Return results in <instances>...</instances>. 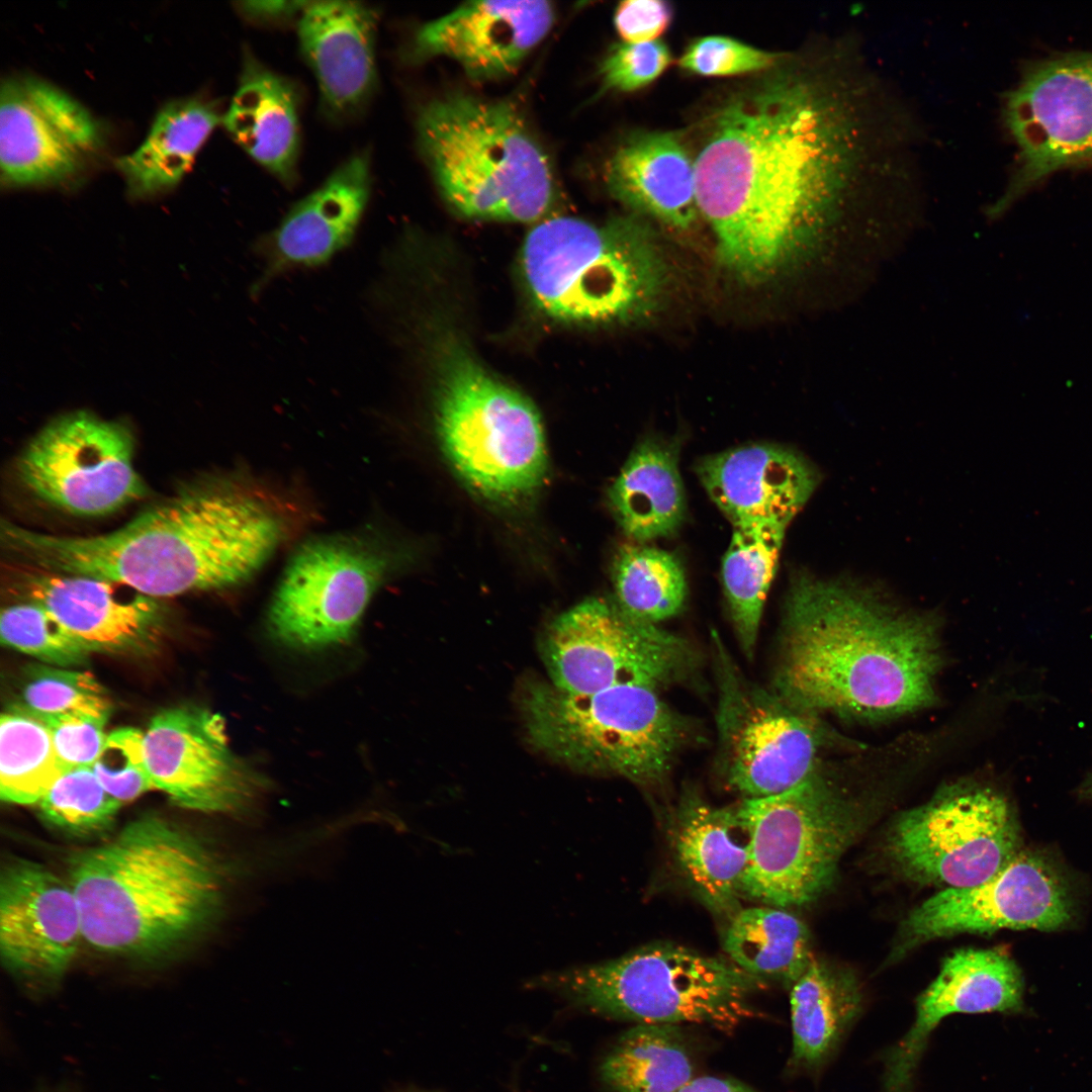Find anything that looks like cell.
Returning <instances> with one entry per match:
<instances>
[{
  "mask_svg": "<svg viewBox=\"0 0 1092 1092\" xmlns=\"http://www.w3.org/2000/svg\"><path fill=\"white\" fill-rule=\"evenodd\" d=\"M612 577L615 602L629 615L658 624L685 607L688 583L673 553L644 544H626L617 552Z\"/></svg>",
  "mask_w": 1092,
  "mask_h": 1092,
  "instance_id": "d590c367",
  "label": "cell"
},
{
  "mask_svg": "<svg viewBox=\"0 0 1092 1092\" xmlns=\"http://www.w3.org/2000/svg\"><path fill=\"white\" fill-rule=\"evenodd\" d=\"M378 17L374 8L355 1H310L298 17L300 53L332 119L355 116L372 97Z\"/></svg>",
  "mask_w": 1092,
  "mask_h": 1092,
  "instance_id": "d4e9b609",
  "label": "cell"
},
{
  "mask_svg": "<svg viewBox=\"0 0 1092 1092\" xmlns=\"http://www.w3.org/2000/svg\"><path fill=\"white\" fill-rule=\"evenodd\" d=\"M776 54L726 36H705L689 46L678 65L687 72L710 77L748 74L772 67Z\"/></svg>",
  "mask_w": 1092,
  "mask_h": 1092,
  "instance_id": "b9f144b4",
  "label": "cell"
},
{
  "mask_svg": "<svg viewBox=\"0 0 1092 1092\" xmlns=\"http://www.w3.org/2000/svg\"><path fill=\"white\" fill-rule=\"evenodd\" d=\"M394 555L355 535L311 539L293 554L268 610L273 637L315 650L352 637L373 595L391 573Z\"/></svg>",
  "mask_w": 1092,
  "mask_h": 1092,
  "instance_id": "5bb4252c",
  "label": "cell"
},
{
  "mask_svg": "<svg viewBox=\"0 0 1092 1092\" xmlns=\"http://www.w3.org/2000/svg\"><path fill=\"white\" fill-rule=\"evenodd\" d=\"M17 705L34 716L85 714L108 720L111 712L103 687L91 673L44 664L27 667Z\"/></svg>",
  "mask_w": 1092,
  "mask_h": 1092,
  "instance_id": "74e56055",
  "label": "cell"
},
{
  "mask_svg": "<svg viewBox=\"0 0 1092 1092\" xmlns=\"http://www.w3.org/2000/svg\"><path fill=\"white\" fill-rule=\"evenodd\" d=\"M540 650L548 681L576 696L626 685L660 692L694 679L702 663L689 639L601 598L586 599L557 616Z\"/></svg>",
  "mask_w": 1092,
  "mask_h": 1092,
  "instance_id": "7c38bea8",
  "label": "cell"
},
{
  "mask_svg": "<svg viewBox=\"0 0 1092 1092\" xmlns=\"http://www.w3.org/2000/svg\"><path fill=\"white\" fill-rule=\"evenodd\" d=\"M776 519L733 525L722 561V583L730 618L744 655L751 659L765 599L775 576L786 529Z\"/></svg>",
  "mask_w": 1092,
  "mask_h": 1092,
  "instance_id": "d6a6232c",
  "label": "cell"
},
{
  "mask_svg": "<svg viewBox=\"0 0 1092 1092\" xmlns=\"http://www.w3.org/2000/svg\"><path fill=\"white\" fill-rule=\"evenodd\" d=\"M222 118L216 105L201 98L163 106L144 142L116 161L129 194L149 197L176 186Z\"/></svg>",
  "mask_w": 1092,
  "mask_h": 1092,
  "instance_id": "4dcf8cb0",
  "label": "cell"
},
{
  "mask_svg": "<svg viewBox=\"0 0 1092 1092\" xmlns=\"http://www.w3.org/2000/svg\"><path fill=\"white\" fill-rule=\"evenodd\" d=\"M517 704L528 743L543 755L649 790L665 785L694 737L692 722L645 686L576 696L532 676L520 682Z\"/></svg>",
  "mask_w": 1092,
  "mask_h": 1092,
  "instance_id": "52a82bcc",
  "label": "cell"
},
{
  "mask_svg": "<svg viewBox=\"0 0 1092 1092\" xmlns=\"http://www.w3.org/2000/svg\"><path fill=\"white\" fill-rule=\"evenodd\" d=\"M825 768L787 791L735 806L749 838L742 897L787 909L815 901L832 885L861 826L862 808Z\"/></svg>",
  "mask_w": 1092,
  "mask_h": 1092,
  "instance_id": "30bf717a",
  "label": "cell"
},
{
  "mask_svg": "<svg viewBox=\"0 0 1092 1092\" xmlns=\"http://www.w3.org/2000/svg\"><path fill=\"white\" fill-rule=\"evenodd\" d=\"M1080 795L1092 802V770L1087 775L1080 787Z\"/></svg>",
  "mask_w": 1092,
  "mask_h": 1092,
  "instance_id": "c3c4849f",
  "label": "cell"
},
{
  "mask_svg": "<svg viewBox=\"0 0 1092 1092\" xmlns=\"http://www.w3.org/2000/svg\"><path fill=\"white\" fill-rule=\"evenodd\" d=\"M723 948L744 972L791 987L814 959L806 925L772 906L741 908L729 920Z\"/></svg>",
  "mask_w": 1092,
  "mask_h": 1092,
  "instance_id": "836d02e7",
  "label": "cell"
},
{
  "mask_svg": "<svg viewBox=\"0 0 1092 1092\" xmlns=\"http://www.w3.org/2000/svg\"><path fill=\"white\" fill-rule=\"evenodd\" d=\"M771 690L820 714L881 721L937 701L940 622L849 579L794 573Z\"/></svg>",
  "mask_w": 1092,
  "mask_h": 1092,
  "instance_id": "7a4b0ae2",
  "label": "cell"
},
{
  "mask_svg": "<svg viewBox=\"0 0 1092 1092\" xmlns=\"http://www.w3.org/2000/svg\"><path fill=\"white\" fill-rule=\"evenodd\" d=\"M610 194L630 208L675 229H688L700 211L695 162L672 133L638 134L606 163Z\"/></svg>",
  "mask_w": 1092,
  "mask_h": 1092,
  "instance_id": "83f0119b",
  "label": "cell"
},
{
  "mask_svg": "<svg viewBox=\"0 0 1092 1092\" xmlns=\"http://www.w3.org/2000/svg\"><path fill=\"white\" fill-rule=\"evenodd\" d=\"M672 9L660 0H628L616 8L614 24L625 42L654 41L670 24Z\"/></svg>",
  "mask_w": 1092,
  "mask_h": 1092,
  "instance_id": "f6af8a7d",
  "label": "cell"
},
{
  "mask_svg": "<svg viewBox=\"0 0 1092 1092\" xmlns=\"http://www.w3.org/2000/svg\"><path fill=\"white\" fill-rule=\"evenodd\" d=\"M92 769L106 792L120 804L155 789L146 760L144 732L136 728L109 733Z\"/></svg>",
  "mask_w": 1092,
  "mask_h": 1092,
  "instance_id": "60d3db41",
  "label": "cell"
},
{
  "mask_svg": "<svg viewBox=\"0 0 1092 1092\" xmlns=\"http://www.w3.org/2000/svg\"><path fill=\"white\" fill-rule=\"evenodd\" d=\"M36 717L48 726L56 753L66 769L94 764L107 738L104 733L107 720L85 714Z\"/></svg>",
  "mask_w": 1092,
  "mask_h": 1092,
  "instance_id": "ee69618b",
  "label": "cell"
},
{
  "mask_svg": "<svg viewBox=\"0 0 1092 1092\" xmlns=\"http://www.w3.org/2000/svg\"><path fill=\"white\" fill-rule=\"evenodd\" d=\"M670 61L669 50L661 41L624 42L608 54L600 75L606 89L632 92L658 78Z\"/></svg>",
  "mask_w": 1092,
  "mask_h": 1092,
  "instance_id": "7bdbcfd3",
  "label": "cell"
},
{
  "mask_svg": "<svg viewBox=\"0 0 1092 1092\" xmlns=\"http://www.w3.org/2000/svg\"><path fill=\"white\" fill-rule=\"evenodd\" d=\"M600 1076L609 1092H676L695 1077L678 1028L646 1023L619 1037L603 1060Z\"/></svg>",
  "mask_w": 1092,
  "mask_h": 1092,
  "instance_id": "e575fe53",
  "label": "cell"
},
{
  "mask_svg": "<svg viewBox=\"0 0 1092 1092\" xmlns=\"http://www.w3.org/2000/svg\"><path fill=\"white\" fill-rule=\"evenodd\" d=\"M42 817L66 831L89 833L106 828L120 803L97 779L92 766L67 769L38 803Z\"/></svg>",
  "mask_w": 1092,
  "mask_h": 1092,
  "instance_id": "ab89813d",
  "label": "cell"
},
{
  "mask_svg": "<svg viewBox=\"0 0 1092 1092\" xmlns=\"http://www.w3.org/2000/svg\"><path fill=\"white\" fill-rule=\"evenodd\" d=\"M133 453L127 426L74 412L50 422L30 440L17 459L16 474L29 493L58 510L106 516L147 493Z\"/></svg>",
  "mask_w": 1092,
  "mask_h": 1092,
  "instance_id": "9a60e30c",
  "label": "cell"
},
{
  "mask_svg": "<svg viewBox=\"0 0 1092 1092\" xmlns=\"http://www.w3.org/2000/svg\"><path fill=\"white\" fill-rule=\"evenodd\" d=\"M807 82L774 76L730 99L695 161L700 214L736 279L762 283L812 239L830 186L825 111Z\"/></svg>",
  "mask_w": 1092,
  "mask_h": 1092,
  "instance_id": "6da1fadb",
  "label": "cell"
},
{
  "mask_svg": "<svg viewBox=\"0 0 1092 1092\" xmlns=\"http://www.w3.org/2000/svg\"><path fill=\"white\" fill-rule=\"evenodd\" d=\"M435 354V420L444 453L475 491L514 502L542 483L547 458L538 412L459 342Z\"/></svg>",
  "mask_w": 1092,
  "mask_h": 1092,
  "instance_id": "9c48e42d",
  "label": "cell"
},
{
  "mask_svg": "<svg viewBox=\"0 0 1092 1092\" xmlns=\"http://www.w3.org/2000/svg\"><path fill=\"white\" fill-rule=\"evenodd\" d=\"M1023 979L1016 964L996 949L962 948L947 957L936 979L918 996L912 1025L882 1055L883 1092H912L929 1036L957 1013L1019 1012Z\"/></svg>",
  "mask_w": 1092,
  "mask_h": 1092,
  "instance_id": "44dd1931",
  "label": "cell"
},
{
  "mask_svg": "<svg viewBox=\"0 0 1092 1092\" xmlns=\"http://www.w3.org/2000/svg\"><path fill=\"white\" fill-rule=\"evenodd\" d=\"M371 190L367 152L341 164L312 192L294 203L279 224L259 239L255 252L262 271L253 293L277 277L328 263L353 241Z\"/></svg>",
  "mask_w": 1092,
  "mask_h": 1092,
  "instance_id": "603a6c76",
  "label": "cell"
},
{
  "mask_svg": "<svg viewBox=\"0 0 1092 1092\" xmlns=\"http://www.w3.org/2000/svg\"><path fill=\"white\" fill-rule=\"evenodd\" d=\"M81 940L79 905L69 881L30 860H15L3 869L0 952L9 971L56 981L68 970Z\"/></svg>",
  "mask_w": 1092,
  "mask_h": 1092,
  "instance_id": "ffe728a7",
  "label": "cell"
},
{
  "mask_svg": "<svg viewBox=\"0 0 1092 1092\" xmlns=\"http://www.w3.org/2000/svg\"><path fill=\"white\" fill-rule=\"evenodd\" d=\"M793 1069L815 1071L834 1054L861 1008V994L849 974L815 960L791 986Z\"/></svg>",
  "mask_w": 1092,
  "mask_h": 1092,
  "instance_id": "1f68e13d",
  "label": "cell"
},
{
  "mask_svg": "<svg viewBox=\"0 0 1092 1092\" xmlns=\"http://www.w3.org/2000/svg\"><path fill=\"white\" fill-rule=\"evenodd\" d=\"M69 883L83 939L121 957L158 958L192 938L219 899L216 864L192 834L159 817L139 818L75 855Z\"/></svg>",
  "mask_w": 1092,
  "mask_h": 1092,
  "instance_id": "277c9868",
  "label": "cell"
},
{
  "mask_svg": "<svg viewBox=\"0 0 1092 1092\" xmlns=\"http://www.w3.org/2000/svg\"><path fill=\"white\" fill-rule=\"evenodd\" d=\"M310 1H241L236 3L240 14L255 23L273 24L300 16Z\"/></svg>",
  "mask_w": 1092,
  "mask_h": 1092,
  "instance_id": "bcb514c9",
  "label": "cell"
},
{
  "mask_svg": "<svg viewBox=\"0 0 1092 1092\" xmlns=\"http://www.w3.org/2000/svg\"><path fill=\"white\" fill-rule=\"evenodd\" d=\"M67 769L48 726L18 705L0 719V796L18 805L39 803Z\"/></svg>",
  "mask_w": 1092,
  "mask_h": 1092,
  "instance_id": "8d00e7d4",
  "label": "cell"
},
{
  "mask_svg": "<svg viewBox=\"0 0 1092 1092\" xmlns=\"http://www.w3.org/2000/svg\"><path fill=\"white\" fill-rule=\"evenodd\" d=\"M710 643L724 784L743 798H761L802 783L823 764L833 733L819 714L747 679L714 631Z\"/></svg>",
  "mask_w": 1092,
  "mask_h": 1092,
  "instance_id": "8fae6325",
  "label": "cell"
},
{
  "mask_svg": "<svg viewBox=\"0 0 1092 1092\" xmlns=\"http://www.w3.org/2000/svg\"><path fill=\"white\" fill-rule=\"evenodd\" d=\"M1021 850L1008 799L996 789L962 781L904 811L888 837V851L908 879L948 888L982 884Z\"/></svg>",
  "mask_w": 1092,
  "mask_h": 1092,
  "instance_id": "4fadbf2b",
  "label": "cell"
},
{
  "mask_svg": "<svg viewBox=\"0 0 1092 1092\" xmlns=\"http://www.w3.org/2000/svg\"><path fill=\"white\" fill-rule=\"evenodd\" d=\"M1004 112L1017 161L993 212L1056 171L1092 165V53L1060 54L1029 65Z\"/></svg>",
  "mask_w": 1092,
  "mask_h": 1092,
  "instance_id": "2e32d148",
  "label": "cell"
},
{
  "mask_svg": "<svg viewBox=\"0 0 1092 1092\" xmlns=\"http://www.w3.org/2000/svg\"><path fill=\"white\" fill-rule=\"evenodd\" d=\"M416 1092V1091H415Z\"/></svg>",
  "mask_w": 1092,
  "mask_h": 1092,
  "instance_id": "681fc988",
  "label": "cell"
},
{
  "mask_svg": "<svg viewBox=\"0 0 1092 1092\" xmlns=\"http://www.w3.org/2000/svg\"><path fill=\"white\" fill-rule=\"evenodd\" d=\"M668 836L677 867L697 897L728 920L740 906L749 838L735 806L717 807L687 786L671 810Z\"/></svg>",
  "mask_w": 1092,
  "mask_h": 1092,
  "instance_id": "4316f807",
  "label": "cell"
},
{
  "mask_svg": "<svg viewBox=\"0 0 1092 1092\" xmlns=\"http://www.w3.org/2000/svg\"><path fill=\"white\" fill-rule=\"evenodd\" d=\"M416 129L438 190L458 214L533 222L552 207L549 159L510 102L448 94L420 108Z\"/></svg>",
  "mask_w": 1092,
  "mask_h": 1092,
  "instance_id": "5b68a950",
  "label": "cell"
},
{
  "mask_svg": "<svg viewBox=\"0 0 1092 1092\" xmlns=\"http://www.w3.org/2000/svg\"><path fill=\"white\" fill-rule=\"evenodd\" d=\"M15 574V590L25 602L46 609L91 651L138 649L152 639L161 623L156 599L121 594L120 584L34 566Z\"/></svg>",
  "mask_w": 1092,
  "mask_h": 1092,
  "instance_id": "cb8c5ba5",
  "label": "cell"
},
{
  "mask_svg": "<svg viewBox=\"0 0 1092 1092\" xmlns=\"http://www.w3.org/2000/svg\"><path fill=\"white\" fill-rule=\"evenodd\" d=\"M609 500L624 533L636 542L675 533L685 519L686 497L673 447L643 440L612 483Z\"/></svg>",
  "mask_w": 1092,
  "mask_h": 1092,
  "instance_id": "f546056e",
  "label": "cell"
},
{
  "mask_svg": "<svg viewBox=\"0 0 1092 1092\" xmlns=\"http://www.w3.org/2000/svg\"><path fill=\"white\" fill-rule=\"evenodd\" d=\"M102 138L92 114L53 84L32 76L2 81V185L18 188L64 184L84 170Z\"/></svg>",
  "mask_w": 1092,
  "mask_h": 1092,
  "instance_id": "ac0fdd59",
  "label": "cell"
},
{
  "mask_svg": "<svg viewBox=\"0 0 1092 1092\" xmlns=\"http://www.w3.org/2000/svg\"><path fill=\"white\" fill-rule=\"evenodd\" d=\"M548 1H471L421 26L407 59L446 57L477 82L505 78L548 34L554 22Z\"/></svg>",
  "mask_w": 1092,
  "mask_h": 1092,
  "instance_id": "7402d4cb",
  "label": "cell"
},
{
  "mask_svg": "<svg viewBox=\"0 0 1092 1092\" xmlns=\"http://www.w3.org/2000/svg\"><path fill=\"white\" fill-rule=\"evenodd\" d=\"M144 744L155 789L180 807L242 810L264 789L261 777L231 750L223 719L203 708L163 710L144 732Z\"/></svg>",
  "mask_w": 1092,
  "mask_h": 1092,
  "instance_id": "d6986e66",
  "label": "cell"
},
{
  "mask_svg": "<svg viewBox=\"0 0 1092 1092\" xmlns=\"http://www.w3.org/2000/svg\"><path fill=\"white\" fill-rule=\"evenodd\" d=\"M521 266L535 305L551 318L579 325L646 317L667 277L653 230L635 214L603 223L545 218L528 233Z\"/></svg>",
  "mask_w": 1092,
  "mask_h": 1092,
  "instance_id": "8992f818",
  "label": "cell"
},
{
  "mask_svg": "<svg viewBox=\"0 0 1092 1092\" xmlns=\"http://www.w3.org/2000/svg\"><path fill=\"white\" fill-rule=\"evenodd\" d=\"M1 529L7 549L31 566L108 580L153 599L239 584L287 534L275 508L221 477L187 483L101 535H52L11 523Z\"/></svg>",
  "mask_w": 1092,
  "mask_h": 1092,
  "instance_id": "3957f363",
  "label": "cell"
},
{
  "mask_svg": "<svg viewBox=\"0 0 1092 1092\" xmlns=\"http://www.w3.org/2000/svg\"><path fill=\"white\" fill-rule=\"evenodd\" d=\"M298 113L296 85L246 50L239 84L222 123L254 161L285 185L296 179Z\"/></svg>",
  "mask_w": 1092,
  "mask_h": 1092,
  "instance_id": "f1b7e54d",
  "label": "cell"
},
{
  "mask_svg": "<svg viewBox=\"0 0 1092 1092\" xmlns=\"http://www.w3.org/2000/svg\"><path fill=\"white\" fill-rule=\"evenodd\" d=\"M1075 914L1065 874L1041 851L1020 850L977 886L948 888L914 908L903 921L899 949L958 933L999 929L1056 930Z\"/></svg>",
  "mask_w": 1092,
  "mask_h": 1092,
  "instance_id": "e0dca14e",
  "label": "cell"
},
{
  "mask_svg": "<svg viewBox=\"0 0 1092 1092\" xmlns=\"http://www.w3.org/2000/svg\"><path fill=\"white\" fill-rule=\"evenodd\" d=\"M765 986L731 961L672 943L545 973L528 983L606 1017L638 1024L691 1022L727 1032L756 1015L752 996Z\"/></svg>",
  "mask_w": 1092,
  "mask_h": 1092,
  "instance_id": "ba28073f",
  "label": "cell"
},
{
  "mask_svg": "<svg viewBox=\"0 0 1092 1092\" xmlns=\"http://www.w3.org/2000/svg\"><path fill=\"white\" fill-rule=\"evenodd\" d=\"M696 472L732 525L764 519L791 522L819 481L816 468L793 449L751 444L709 455Z\"/></svg>",
  "mask_w": 1092,
  "mask_h": 1092,
  "instance_id": "484cf974",
  "label": "cell"
},
{
  "mask_svg": "<svg viewBox=\"0 0 1092 1092\" xmlns=\"http://www.w3.org/2000/svg\"><path fill=\"white\" fill-rule=\"evenodd\" d=\"M676 1092H758L750 1086L730 1078L715 1076L694 1077Z\"/></svg>",
  "mask_w": 1092,
  "mask_h": 1092,
  "instance_id": "7dc6e473",
  "label": "cell"
},
{
  "mask_svg": "<svg viewBox=\"0 0 1092 1092\" xmlns=\"http://www.w3.org/2000/svg\"><path fill=\"white\" fill-rule=\"evenodd\" d=\"M4 645L57 667L80 666L92 652L42 607L25 602L3 609Z\"/></svg>",
  "mask_w": 1092,
  "mask_h": 1092,
  "instance_id": "f35d334b",
  "label": "cell"
}]
</instances>
